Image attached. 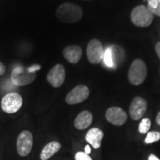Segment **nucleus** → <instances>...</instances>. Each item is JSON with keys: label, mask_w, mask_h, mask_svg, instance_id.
Returning <instances> with one entry per match:
<instances>
[{"label": "nucleus", "mask_w": 160, "mask_h": 160, "mask_svg": "<svg viewBox=\"0 0 160 160\" xmlns=\"http://www.w3.org/2000/svg\"><path fill=\"white\" fill-rule=\"evenodd\" d=\"M41 69L39 65H33L29 67L18 65L11 73L12 82L17 86H25L30 85L37 77V71Z\"/></svg>", "instance_id": "f257e3e1"}, {"label": "nucleus", "mask_w": 160, "mask_h": 160, "mask_svg": "<svg viewBox=\"0 0 160 160\" xmlns=\"http://www.w3.org/2000/svg\"><path fill=\"white\" fill-rule=\"evenodd\" d=\"M56 17L62 22L75 23L82 18L83 11L81 7L76 4L63 3L57 9Z\"/></svg>", "instance_id": "f03ea898"}, {"label": "nucleus", "mask_w": 160, "mask_h": 160, "mask_svg": "<svg viewBox=\"0 0 160 160\" xmlns=\"http://www.w3.org/2000/svg\"><path fill=\"white\" fill-rule=\"evenodd\" d=\"M154 15L145 5H138L133 9L131 14L132 22L140 28L148 27L151 25Z\"/></svg>", "instance_id": "7ed1b4c3"}, {"label": "nucleus", "mask_w": 160, "mask_h": 160, "mask_svg": "<svg viewBox=\"0 0 160 160\" xmlns=\"http://www.w3.org/2000/svg\"><path fill=\"white\" fill-rule=\"evenodd\" d=\"M148 74L145 62L137 59L133 62L128 71V79L132 85H139L144 82Z\"/></svg>", "instance_id": "20e7f679"}, {"label": "nucleus", "mask_w": 160, "mask_h": 160, "mask_svg": "<svg viewBox=\"0 0 160 160\" xmlns=\"http://www.w3.org/2000/svg\"><path fill=\"white\" fill-rule=\"evenodd\" d=\"M23 104L22 96L17 92H11L5 95L1 101V107L7 113H14L21 108Z\"/></svg>", "instance_id": "39448f33"}, {"label": "nucleus", "mask_w": 160, "mask_h": 160, "mask_svg": "<svg viewBox=\"0 0 160 160\" xmlns=\"http://www.w3.org/2000/svg\"><path fill=\"white\" fill-rule=\"evenodd\" d=\"M33 144V137L31 132L23 131L19 133L17 139V150L21 157H26L31 152Z\"/></svg>", "instance_id": "423d86ee"}, {"label": "nucleus", "mask_w": 160, "mask_h": 160, "mask_svg": "<svg viewBox=\"0 0 160 160\" xmlns=\"http://www.w3.org/2000/svg\"><path fill=\"white\" fill-rule=\"evenodd\" d=\"M103 46L99 39H93L91 40L88 44L86 53L88 61L91 64L100 63L104 57Z\"/></svg>", "instance_id": "0eeeda50"}, {"label": "nucleus", "mask_w": 160, "mask_h": 160, "mask_svg": "<svg viewBox=\"0 0 160 160\" xmlns=\"http://www.w3.org/2000/svg\"><path fill=\"white\" fill-rule=\"evenodd\" d=\"M90 91L88 86L79 85L76 86L66 96L65 101L68 105H77L81 103L88 98Z\"/></svg>", "instance_id": "6e6552de"}, {"label": "nucleus", "mask_w": 160, "mask_h": 160, "mask_svg": "<svg viewBox=\"0 0 160 160\" xmlns=\"http://www.w3.org/2000/svg\"><path fill=\"white\" fill-rule=\"evenodd\" d=\"M65 79V69L61 64L53 67L47 75V80L50 85L54 88H59L63 85Z\"/></svg>", "instance_id": "1a4fd4ad"}, {"label": "nucleus", "mask_w": 160, "mask_h": 160, "mask_svg": "<svg viewBox=\"0 0 160 160\" xmlns=\"http://www.w3.org/2000/svg\"><path fill=\"white\" fill-rule=\"evenodd\" d=\"M148 108V102L141 97H137L133 99L129 108L132 119L139 120L145 115Z\"/></svg>", "instance_id": "9d476101"}, {"label": "nucleus", "mask_w": 160, "mask_h": 160, "mask_svg": "<svg viewBox=\"0 0 160 160\" xmlns=\"http://www.w3.org/2000/svg\"><path fill=\"white\" fill-rule=\"evenodd\" d=\"M105 117L110 123L117 126L124 125L128 119L126 112L119 107H111L108 109Z\"/></svg>", "instance_id": "9b49d317"}, {"label": "nucleus", "mask_w": 160, "mask_h": 160, "mask_svg": "<svg viewBox=\"0 0 160 160\" xmlns=\"http://www.w3.org/2000/svg\"><path fill=\"white\" fill-rule=\"evenodd\" d=\"M63 56L70 63L77 64L81 59L82 50L79 45H69L63 50Z\"/></svg>", "instance_id": "f8f14e48"}, {"label": "nucleus", "mask_w": 160, "mask_h": 160, "mask_svg": "<svg viewBox=\"0 0 160 160\" xmlns=\"http://www.w3.org/2000/svg\"><path fill=\"white\" fill-rule=\"evenodd\" d=\"M93 115L88 111L80 112L74 120V126L78 130H85L91 125Z\"/></svg>", "instance_id": "ddd939ff"}, {"label": "nucleus", "mask_w": 160, "mask_h": 160, "mask_svg": "<svg viewBox=\"0 0 160 160\" xmlns=\"http://www.w3.org/2000/svg\"><path fill=\"white\" fill-rule=\"evenodd\" d=\"M103 137L104 133L102 131L97 128H93L90 129L88 132L85 136V139L95 149H98L101 146V142L103 139Z\"/></svg>", "instance_id": "4468645a"}, {"label": "nucleus", "mask_w": 160, "mask_h": 160, "mask_svg": "<svg viewBox=\"0 0 160 160\" xmlns=\"http://www.w3.org/2000/svg\"><path fill=\"white\" fill-rule=\"evenodd\" d=\"M61 148V145L59 142L53 141L48 143L40 153V159L48 160L50 158L53 157L55 153H57Z\"/></svg>", "instance_id": "2eb2a0df"}, {"label": "nucleus", "mask_w": 160, "mask_h": 160, "mask_svg": "<svg viewBox=\"0 0 160 160\" xmlns=\"http://www.w3.org/2000/svg\"><path fill=\"white\" fill-rule=\"evenodd\" d=\"M104 62L108 67L113 68L114 67V63H113V56H112V51L111 49V47H108L106 48V50L104 52Z\"/></svg>", "instance_id": "dca6fc26"}, {"label": "nucleus", "mask_w": 160, "mask_h": 160, "mask_svg": "<svg viewBox=\"0 0 160 160\" xmlns=\"http://www.w3.org/2000/svg\"><path fill=\"white\" fill-rule=\"evenodd\" d=\"M160 139V133L157 131L148 132L145 139V142L146 144H151L155 142L159 141Z\"/></svg>", "instance_id": "f3484780"}, {"label": "nucleus", "mask_w": 160, "mask_h": 160, "mask_svg": "<svg viewBox=\"0 0 160 160\" xmlns=\"http://www.w3.org/2000/svg\"><path fill=\"white\" fill-rule=\"evenodd\" d=\"M151 120L148 118H145L141 121L139 125V131L141 133H147L151 128Z\"/></svg>", "instance_id": "a211bd4d"}, {"label": "nucleus", "mask_w": 160, "mask_h": 160, "mask_svg": "<svg viewBox=\"0 0 160 160\" xmlns=\"http://www.w3.org/2000/svg\"><path fill=\"white\" fill-rule=\"evenodd\" d=\"M75 160H92L91 157L84 152H78L75 155Z\"/></svg>", "instance_id": "6ab92c4d"}, {"label": "nucleus", "mask_w": 160, "mask_h": 160, "mask_svg": "<svg viewBox=\"0 0 160 160\" xmlns=\"http://www.w3.org/2000/svg\"><path fill=\"white\" fill-rule=\"evenodd\" d=\"M148 8L151 11V13H153V15H157L160 17V4L159 3L156 8H150L149 6H148Z\"/></svg>", "instance_id": "aec40b11"}, {"label": "nucleus", "mask_w": 160, "mask_h": 160, "mask_svg": "<svg viewBox=\"0 0 160 160\" xmlns=\"http://www.w3.org/2000/svg\"><path fill=\"white\" fill-rule=\"evenodd\" d=\"M148 2V6L151 8H156L159 5V2L157 0H147Z\"/></svg>", "instance_id": "412c9836"}, {"label": "nucleus", "mask_w": 160, "mask_h": 160, "mask_svg": "<svg viewBox=\"0 0 160 160\" xmlns=\"http://www.w3.org/2000/svg\"><path fill=\"white\" fill-rule=\"evenodd\" d=\"M5 71H6V68H5V65H4L2 62H0V76H2L5 74Z\"/></svg>", "instance_id": "4be33fe9"}, {"label": "nucleus", "mask_w": 160, "mask_h": 160, "mask_svg": "<svg viewBox=\"0 0 160 160\" xmlns=\"http://www.w3.org/2000/svg\"><path fill=\"white\" fill-rule=\"evenodd\" d=\"M156 52H157V54L160 59V42H158L156 45Z\"/></svg>", "instance_id": "5701e85b"}, {"label": "nucleus", "mask_w": 160, "mask_h": 160, "mask_svg": "<svg viewBox=\"0 0 160 160\" xmlns=\"http://www.w3.org/2000/svg\"><path fill=\"white\" fill-rule=\"evenodd\" d=\"M148 160H160L157 157H156L154 154H151L148 157Z\"/></svg>", "instance_id": "b1692460"}, {"label": "nucleus", "mask_w": 160, "mask_h": 160, "mask_svg": "<svg viewBox=\"0 0 160 160\" xmlns=\"http://www.w3.org/2000/svg\"><path fill=\"white\" fill-rule=\"evenodd\" d=\"M85 150V153H87V154L89 155V153H91V148H90V146L89 145H86Z\"/></svg>", "instance_id": "393cba45"}, {"label": "nucleus", "mask_w": 160, "mask_h": 160, "mask_svg": "<svg viewBox=\"0 0 160 160\" xmlns=\"http://www.w3.org/2000/svg\"><path fill=\"white\" fill-rule=\"evenodd\" d=\"M156 122H157V123L158 124V125H160V111L159 112V113L157 114V118H156Z\"/></svg>", "instance_id": "a878e982"}, {"label": "nucleus", "mask_w": 160, "mask_h": 160, "mask_svg": "<svg viewBox=\"0 0 160 160\" xmlns=\"http://www.w3.org/2000/svg\"><path fill=\"white\" fill-rule=\"evenodd\" d=\"M157 1H158V2H159V3L160 4V0H157Z\"/></svg>", "instance_id": "bb28decb"}]
</instances>
